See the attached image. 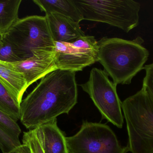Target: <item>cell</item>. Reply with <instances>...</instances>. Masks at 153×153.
Here are the masks:
<instances>
[{"instance_id": "obj_3", "label": "cell", "mask_w": 153, "mask_h": 153, "mask_svg": "<svg viewBox=\"0 0 153 153\" xmlns=\"http://www.w3.org/2000/svg\"><path fill=\"white\" fill-rule=\"evenodd\" d=\"M132 153H153V98L143 88L121 103Z\"/></svg>"}, {"instance_id": "obj_17", "label": "cell", "mask_w": 153, "mask_h": 153, "mask_svg": "<svg viewBox=\"0 0 153 153\" xmlns=\"http://www.w3.org/2000/svg\"><path fill=\"white\" fill-rule=\"evenodd\" d=\"M22 60L24 58L19 51L0 34V61L14 63Z\"/></svg>"}, {"instance_id": "obj_4", "label": "cell", "mask_w": 153, "mask_h": 153, "mask_svg": "<svg viewBox=\"0 0 153 153\" xmlns=\"http://www.w3.org/2000/svg\"><path fill=\"white\" fill-rule=\"evenodd\" d=\"M83 20L103 22L126 32L138 26L141 4L133 0H73Z\"/></svg>"}, {"instance_id": "obj_20", "label": "cell", "mask_w": 153, "mask_h": 153, "mask_svg": "<svg viewBox=\"0 0 153 153\" xmlns=\"http://www.w3.org/2000/svg\"><path fill=\"white\" fill-rule=\"evenodd\" d=\"M7 153H33L30 147L25 144L21 145L20 146Z\"/></svg>"}, {"instance_id": "obj_7", "label": "cell", "mask_w": 153, "mask_h": 153, "mask_svg": "<svg viewBox=\"0 0 153 153\" xmlns=\"http://www.w3.org/2000/svg\"><path fill=\"white\" fill-rule=\"evenodd\" d=\"M69 153H127L116 134L105 124L85 121L76 134L66 137Z\"/></svg>"}, {"instance_id": "obj_5", "label": "cell", "mask_w": 153, "mask_h": 153, "mask_svg": "<svg viewBox=\"0 0 153 153\" xmlns=\"http://www.w3.org/2000/svg\"><path fill=\"white\" fill-rule=\"evenodd\" d=\"M3 35L24 59L32 56L34 50L54 51L55 42L45 16L30 15L19 19Z\"/></svg>"}, {"instance_id": "obj_9", "label": "cell", "mask_w": 153, "mask_h": 153, "mask_svg": "<svg viewBox=\"0 0 153 153\" xmlns=\"http://www.w3.org/2000/svg\"><path fill=\"white\" fill-rule=\"evenodd\" d=\"M32 54L29 58L9 63L13 68L23 74L28 87L49 73L58 70L55 51L38 49L33 51Z\"/></svg>"}, {"instance_id": "obj_19", "label": "cell", "mask_w": 153, "mask_h": 153, "mask_svg": "<svg viewBox=\"0 0 153 153\" xmlns=\"http://www.w3.org/2000/svg\"><path fill=\"white\" fill-rule=\"evenodd\" d=\"M146 75L143 81V87L153 98V63L144 66Z\"/></svg>"}, {"instance_id": "obj_2", "label": "cell", "mask_w": 153, "mask_h": 153, "mask_svg": "<svg viewBox=\"0 0 153 153\" xmlns=\"http://www.w3.org/2000/svg\"><path fill=\"white\" fill-rule=\"evenodd\" d=\"M139 40L104 37L98 41V62L117 85L130 84L143 69L149 53Z\"/></svg>"}, {"instance_id": "obj_10", "label": "cell", "mask_w": 153, "mask_h": 153, "mask_svg": "<svg viewBox=\"0 0 153 153\" xmlns=\"http://www.w3.org/2000/svg\"><path fill=\"white\" fill-rule=\"evenodd\" d=\"M54 42H72L85 36L80 24L71 18L57 13H45Z\"/></svg>"}, {"instance_id": "obj_12", "label": "cell", "mask_w": 153, "mask_h": 153, "mask_svg": "<svg viewBox=\"0 0 153 153\" xmlns=\"http://www.w3.org/2000/svg\"><path fill=\"white\" fill-rule=\"evenodd\" d=\"M0 82L17 99L20 104L28 86L23 73L8 62L0 61Z\"/></svg>"}, {"instance_id": "obj_8", "label": "cell", "mask_w": 153, "mask_h": 153, "mask_svg": "<svg viewBox=\"0 0 153 153\" xmlns=\"http://www.w3.org/2000/svg\"><path fill=\"white\" fill-rule=\"evenodd\" d=\"M57 69L76 72L98 62V41L86 36L71 42H55Z\"/></svg>"}, {"instance_id": "obj_13", "label": "cell", "mask_w": 153, "mask_h": 153, "mask_svg": "<svg viewBox=\"0 0 153 153\" xmlns=\"http://www.w3.org/2000/svg\"><path fill=\"white\" fill-rule=\"evenodd\" d=\"M21 133L17 122L0 111V149L2 153L9 152L21 145Z\"/></svg>"}, {"instance_id": "obj_6", "label": "cell", "mask_w": 153, "mask_h": 153, "mask_svg": "<svg viewBox=\"0 0 153 153\" xmlns=\"http://www.w3.org/2000/svg\"><path fill=\"white\" fill-rule=\"evenodd\" d=\"M80 85L90 96L102 119L122 128L124 124L122 102L117 93V84L109 79L107 72L104 70L92 68L88 81Z\"/></svg>"}, {"instance_id": "obj_16", "label": "cell", "mask_w": 153, "mask_h": 153, "mask_svg": "<svg viewBox=\"0 0 153 153\" xmlns=\"http://www.w3.org/2000/svg\"><path fill=\"white\" fill-rule=\"evenodd\" d=\"M20 105L17 99L0 82V111L17 122L20 119Z\"/></svg>"}, {"instance_id": "obj_14", "label": "cell", "mask_w": 153, "mask_h": 153, "mask_svg": "<svg viewBox=\"0 0 153 153\" xmlns=\"http://www.w3.org/2000/svg\"><path fill=\"white\" fill-rule=\"evenodd\" d=\"M33 1L45 13H57L71 18L78 23L83 20L82 15L73 0H34Z\"/></svg>"}, {"instance_id": "obj_1", "label": "cell", "mask_w": 153, "mask_h": 153, "mask_svg": "<svg viewBox=\"0 0 153 153\" xmlns=\"http://www.w3.org/2000/svg\"><path fill=\"white\" fill-rule=\"evenodd\" d=\"M76 72L58 70L41 79L20 105V120L29 130L69 114L77 102Z\"/></svg>"}, {"instance_id": "obj_18", "label": "cell", "mask_w": 153, "mask_h": 153, "mask_svg": "<svg viewBox=\"0 0 153 153\" xmlns=\"http://www.w3.org/2000/svg\"><path fill=\"white\" fill-rule=\"evenodd\" d=\"M22 143L28 146L33 153H44L34 130H29L23 133Z\"/></svg>"}, {"instance_id": "obj_11", "label": "cell", "mask_w": 153, "mask_h": 153, "mask_svg": "<svg viewBox=\"0 0 153 153\" xmlns=\"http://www.w3.org/2000/svg\"><path fill=\"white\" fill-rule=\"evenodd\" d=\"M33 130L44 153H69L66 137L57 126L56 119Z\"/></svg>"}, {"instance_id": "obj_15", "label": "cell", "mask_w": 153, "mask_h": 153, "mask_svg": "<svg viewBox=\"0 0 153 153\" xmlns=\"http://www.w3.org/2000/svg\"><path fill=\"white\" fill-rule=\"evenodd\" d=\"M22 0H0V34H4L16 22Z\"/></svg>"}]
</instances>
